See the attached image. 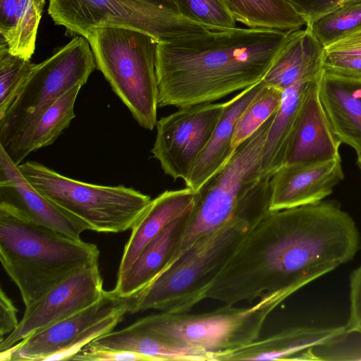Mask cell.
<instances>
[{
	"label": "cell",
	"mask_w": 361,
	"mask_h": 361,
	"mask_svg": "<svg viewBox=\"0 0 361 361\" xmlns=\"http://www.w3.org/2000/svg\"><path fill=\"white\" fill-rule=\"evenodd\" d=\"M360 247L355 222L333 202L269 211L247 230L204 299L235 305L291 295L352 260Z\"/></svg>",
	"instance_id": "obj_1"
},
{
	"label": "cell",
	"mask_w": 361,
	"mask_h": 361,
	"mask_svg": "<svg viewBox=\"0 0 361 361\" xmlns=\"http://www.w3.org/2000/svg\"><path fill=\"white\" fill-rule=\"evenodd\" d=\"M290 32L236 27L159 42V106L213 102L260 82Z\"/></svg>",
	"instance_id": "obj_2"
},
{
	"label": "cell",
	"mask_w": 361,
	"mask_h": 361,
	"mask_svg": "<svg viewBox=\"0 0 361 361\" xmlns=\"http://www.w3.org/2000/svg\"><path fill=\"white\" fill-rule=\"evenodd\" d=\"M274 114L195 192L185 231L171 265L197 240L230 220H243L252 226L270 211V178L264 176L262 159Z\"/></svg>",
	"instance_id": "obj_3"
},
{
	"label": "cell",
	"mask_w": 361,
	"mask_h": 361,
	"mask_svg": "<svg viewBox=\"0 0 361 361\" xmlns=\"http://www.w3.org/2000/svg\"><path fill=\"white\" fill-rule=\"evenodd\" d=\"M99 256L96 245L43 227L0 203V260L25 308Z\"/></svg>",
	"instance_id": "obj_4"
},
{
	"label": "cell",
	"mask_w": 361,
	"mask_h": 361,
	"mask_svg": "<svg viewBox=\"0 0 361 361\" xmlns=\"http://www.w3.org/2000/svg\"><path fill=\"white\" fill-rule=\"evenodd\" d=\"M289 296L276 292L249 307L225 304L197 314L161 312L136 322L164 341L207 353L219 361L221 356L259 338L267 319Z\"/></svg>",
	"instance_id": "obj_5"
},
{
	"label": "cell",
	"mask_w": 361,
	"mask_h": 361,
	"mask_svg": "<svg viewBox=\"0 0 361 361\" xmlns=\"http://www.w3.org/2000/svg\"><path fill=\"white\" fill-rule=\"evenodd\" d=\"M97 68L138 124L152 130L157 123L159 88L156 72L158 42L128 28L102 27L86 37Z\"/></svg>",
	"instance_id": "obj_6"
},
{
	"label": "cell",
	"mask_w": 361,
	"mask_h": 361,
	"mask_svg": "<svg viewBox=\"0 0 361 361\" xmlns=\"http://www.w3.org/2000/svg\"><path fill=\"white\" fill-rule=\"evenodd\" d=\"M250 227L248 222L233 219L200 238L133 298L129 312L190 311L204 300L210 284Z\"/></svg>",
	"instance_id": "obj_7"
},
{
	"label": "cell",
	"mask_w": 361,
	"mask_h": 361,
	"mask_svg": "<svg viewBox=\"0 0 361 361\" xmlns=\"http://www.w3.org/2000/svg\"><path fill=\"white\" fill-rule=\"evenodd\" d=\"M48 13L67 35L85 38L102 27L135 30L158 42L212 30L184 17L175 0H49Z\"/></svg>",
	"instance_id": "obj_8"
},
{
	"label": "cell",
	"mask_w": 361,
	"mask_h": 361,
	"mask_svg": "<svg viewBox=\"0 0 361 361\" xmlns=\"http://www.w3.org/2000/svg\"><path fill=\"white\" fill-rule=\"evenodd\" d=\"M18 167L39 192L99 233H117L132 228L152 200L132 188L82 182L34 161Z\"/></svg>",
	"instance_id": "obj_9"
},
{
	"label": "cell",
	"mask_w": 361,
	"mask_h": 361,
	"mask_svg": "<svg viewBox=\"0 0 361 361\" xmlns=\"http://www.w3.org/2000/svg\"><path fill=\"white\" fill-rule=\"evenodd\" d=\"M95 68L90 42L81 35L35 64L11 106L0 116V145L6 147L64 94L77 85H84Z\"/></svg>",
	"instance_id": "obj_10"
},
{
	"label": "cell",
	"mask_w": 361,
	"mask_h": 361,
	"mask_svg": "<svg viewBox=\"0 0 361 361\" xmlns=\"http://www.w3.org/2000/svg\"><path fill=\"white\" fill-rule=\"evenodd\" d=\"M134 298L104 290L94 304L54 323L0 353L1 360L56 361L70 360L97 337L111 331L129 312Z\"/></svg>",
	"instance_id": "obj_11"
},
{
	"label": "cell",
	"mask_w": 361,
	"mask_h": 361,
	"mask_svg": "<svg viewBox=\"0 0 361 361\" xmlns=\"http://www.w3.org/2000/svg\"><path fill=\"white\" fill-rule=\"evenodd\" d=\"M224 103L188 106L157 121L151 152L165 174L188 178L221 118Z\"/></svg>",
	"instance_id": "obj_12"
},
{
	"label": "cell",
	"mask_w": 361,
	"mask_h": 361,
	"mask_svg": "<svg viewBox=\"0 0 361 361\" xmlns=\"http://www.w3.org/2000/svg\"><path fill=\"white\" fill-rule=\"evenodd\" d=\"M104 291L98 261L77 270L25 308L17 328L0 342V353L88 307L102 296Z\"/></svg>",
	"instance_id": "obj_13"
},
{
	"label": "cell",
	"mask_w": 361,
	"mask_h": 361,
	"mask_svg": "<svg viewBox=\"0 0 361 361\" xmlns=\"http://www.w3.org/2000/svg\"><path fill=\"white\" fill-rule=\"evenodd\" d=\"M0 203L32 221L75 240L90 230L80 219L61 209L39 192L0 146Z\"/></svg>",
	"instance_id": "obj_14"
},
{
	"label": "cell",
	"mask_w": 361,
	"mask_h": 361,
	"mask_svg": "<svg viewBox=\"0 0 361 361\" xmlns=\"http://www.w3.org/2000/svg\"><path fill=\"white\" fill-rule=\"evenodd\" d=\"M344 178L341 157L323 162L285 164L270 178V211L323 201Z\"/></svg>",
	"instance_id": "obj_15"
},
{
	"label": "cell",
	"mask_w": 361,
	"mask_h": 361,
	"mask_svg": "<svg viewBox=\"0 0 361 361\" xmlns=\"http://www.w3.org/2000/svg\"><path fill=\"white\" fill-rule=\"evenodd\" d=\"M322 76L312 80L305 90L285 164L323 162L340 157L341 142L331 128L319 98Z\"/></svg>",
	"instance_id": "obj_16"
},
{
	"label": "cell",
	"mask_w": 361,
	"mask_h": 361,
	"mask_svg": "<svg viewBox=\"0 0 361 361\" xmlns=\"http://www.w3.org/2000/svg\"><path fill=\"white\" fill-rule=\"evenodd\" d=\"M319 98L337 139L360 154L361 78L324 70Z\"/></svg>",
	"instance_id": "obj_17"
},
{
	"label": "cell",
	"mask_w": 361,
	"mask_h": 361,
	"mask_svg": "<svg viewBox=\"0 0 361 361\" xmlns=\"http://www.w3.org/2000/svg\"><path fill=\"white\" fill-rule=\"evenodd\" d=\"M264 85L262 80L224 102L221 118L212 135L185 182L187 188L198 191L228 161L234 152L232 143L237 123Z\"/></svg>",
	"instance_id": "obj_18"
},
{
	"label": "cell",
	"mask_w": 361,
	"mask_h": 361,
	"mask_svg": "<svg viewBox=\"0 0 361 361\" xmlns=\"http://www.w3.org/2000/svg\"><path fill=\"white\" fill-rule=\"evenodd\" d=\"M190 209L168 224L145 247L126 273L116 279L114 290L118 295L137 296L171 265L185 231Z\"/></svg>",
	"instance_id": "obj_19"
},
{
	"label": "cell",
	"mask_w": 361,
	"mask_h": 361,
	"mask_svg": "<svg viewBox=\"0 0 361 361\" xmlns=\"http://www.w3.org/2000/svg\"><path fill=\"white\" fill-rule=\"evenodd\" d=\"M346 330L345 325L288 328L237 348L221 356L219 361L302 360L307 349L321 345Z\"/></svg>",
	"instance_id": "obj_20"
},
{
	"label": "cell",
	"mask_w": 361,
	"mask_h": 361,
	"mask_svg": "<svg viewBox=\"0 0 361 361\" xmlns=\"http://www.w3.org/2000/svg\"><path fill=\"white\" fill-rule=\"evenodd\" d=\"M324 46L305 26L290 32L262 81L283 91L313 80L324 73Z\"/></svg>",
	"instance_id": "obj_21"
},
{
	"label": "cell",
	"mask_w": 361,
	"mask_h": 361,
	"mask_svg": "<svg viewBox=\"0 0 361 361\" xmlns=\"http://www.w3.org/2000/svg\"><path fill=\"white\" fill-rule=\"evenodd\" d=\"M195 192L189 188L166 190L152 200L132 227L117 272L123 276L145 247L172 221L192 205Z\"/></svg>",
	"instance_id": "obj_22"
},
{
	"label": "cell",
	"mask_w": 361,
	"mask_h": 361,
	"mask_svg": "<svg viewBox=\"0 0 361 361\" xmlns=\"http://www.w3.org/2000/svg\"><path fill=\"white\" fill-rule=\"evenodd\" d=\"M88 348L127 351L150 357L153 361H214L212 355L164 341L142 328L137 322L93 339Z\"/></svg>",
	"instance_id": "obj_23"
},
{
	"label": "cell",
	"mask_w": 361,
	"mask_h": 361,
	"mask_svg": "<svg viewBox=\"0 0 361 361\" xmlns=\"http://www.w3.org/2000/svg\"><path fill=\"white\" fill-rule=\"evenodd\" d=\"M77 85L48 107L4 149L19 165L30 153L52 145L75 118V103L81 87ZM1 146V145H0ZM2 147V146H1Z\"/></svg>",
	"instance_id": "obj_24"
},
{
	"label": "cell",
	"mask_w": 361,
	"mask_h": 361,
	"mask_svg": "<svg viewBox=\"0 0 361 361\" xmlns=\"http://www.w3.org/2000/svg\"><path fill=\"white\" fill-rule=\"evenodd\" d=\"M313 80L298 82L283 91L281 105L274 114L263 149L262 166L264 177L271 178L285 165L302 100L307 85Z\"/></svg>",
	"instance_id": "obj_25"
},
{
	"label": "cell",
	"mask_w": 361,
	"mask_h": 361,
	"mask_svg": "<svg viewBox=\"0 0 361 361\" xmlns=\"http://www.w3.org/2000/svg\"><path fill=\"white\" fill-rule=\"evenodd\" d=\"M46 0H0V35L10 51L30 59Z\"/></svg>",
	"instance_id": "obj_26"
},
{
	"label": "cell",
	"mask_w": 361,
	"mask_h": 361,
	"mask_svg": "<svg viewBox=\"0 0 361 361\" xmlns=\"http://www.w3.org/2000/svg\"><path fill=\"white\" fill-rule=\"evenodd\" d=\"M237 22L250 28L293 32L306 20L286 0H223Z\"/></svg>",
	"instance_id": "obj_27"
},
{
	"label": "cell",
	"mask_w": 361,
	"mask_h": 361,
	"mask_svg": "<svg viewBox=\"0 0 361 361\" xmlns=\"http://www.w3.org/2000/svg\"><path fill=\"white\" fill-rule=\"evenodd\" d=\"M306 27L324 47L361 30V0L348 1L310 21Z\"/></svg>",
	"instance_id": "obj_28"
},
{
	"label": "cell",
	"mask_w": 361,
	"mask_h": 361,
	"mask_svg": "<svg viewBox=\"0 0 361 361\" xmlns=\"http://www.w3.org/2000/svg\"><path fill=\"white\" fill-rule=\"evenodd\" d=\"M282 95V90L264 84L237 123L232 143L233 151L278 111Z\"/></svg>",
	"instance_id": "obj_29"
},
{
	"label": "cell",
	"mask_w": 361,
	"mask_h": 361,
	"mask_svg": "<svg viewBox=\"0 0 361 361\" xmlns=\"http://www.w3.org/2000/svg\"><path fill=\"white\" fill-rule=\"evenodd\" d=\"M35 64L29 59L12 54L0 37V116L11 106Z\"/></svg>",
	"instance_id": "obj_30"
},
{
	"label": "cell",
	"mask_w": 361,
	"mask_h": 361,
	"mask_svg": "<svg viewBox=\"0 0 361 361\" xmlns=\"http://www.w3.org/2000/svg\"><path fill=\"white\" fill-rule=\"evenodd\" d=\"M181 14L212 30L236 27V20L223 0H175Z\"/></svg>",
	"instance_id": "obj_31"
},
{
	"label": "cell",
	"mask_w": 361,
	"mask_h": 361,
	"mask_svg": "<svg viewBox=\"0 0 361 361\" xmlns=\"http://www.w3.org/2000/svg\"><path fill=\"white\" fill-rule=\"evenodd\" d=\"M324 68L361 78V30L324 48Z\"/></svg>",
	"instance_id": "obj_32"
},
{
	"label": "cell",
	"mask_w": 361,
	"mask_h": 361,
	"mask_svg": "<svg viewBox=\"0 0 361 361\" xmlns=\"http://www.w3.org/2000/svg\"><path fill=\"white\" fill-rule=\"evenodd\" d=\"M302 360H361V331L346 330L321 345L307 349Z\"/></svg>",
	"instance_id": "obj_33"
},
{
	"label": "cell",
	"mask_w": 361,
	"mask_h": 361,
	"mask_svg": "<svg viewBox=\"0 0 361 361\" xmlns=\"http://www.w3.org/2000/svg\"><path fill=\"white\" fill-rule=\"evenodd\" d=\"M71 360L76 361H153L150 357L132 352L97 349L84 346Z\"/></svg>",
	"instance_id": "obj_34"
},
{
	"label": "cell",
	"mask_w": 361,
	"mask_h": 361,
	"mask_svg": "<svg viewBox=\"0 0 361 361\" xmlns=\"http://www.w3.org/2000/svg\"><path fill=\"white\" fill-rule=\"evenodd\" d=\"M350 314L345 324L347 331L361 330V265L350 279Z\"/></svg>",
	"instance_id": "obj_35"
},
{
	"label": "cell",
	"mask_w": 361,
	"mask_h": 361,
	"mask_svg": "<svg viewBox=\"0 0 361 361\" xmlns=\"http://www.w3.org/2000/svg\"><path fill=\"white\" fill-rule=\"evenodd\" d=\"M308 23L350 0H286Z\"/></svg>",
	"instance_id": "obj_36"
},
{
	"label": "cell",
	"mask_w": 361,
	"mask_h": 361,
	"mask_svg": "<svg viewBox=\"0 0 361 361\" xmlns=\"http://www.w3.org/2000/svg\"><path fill=\"white\" fill-rule=\"evenodd\" d=\"M18 310L12 300L8 297L3 288L0 291V342L4 336L9 335L18 326Z\"/></svg>",
	"instance_id": "obj_37"
},
{
	"label": "cell",
	"mask_w": 361,
	"mask_h": 361,
	"mask_svg": "<svg viewBox=\"0 0 361 361\" xmlns=\"http://www.w3.org/2000/svg\"><path fill=\"white\" fill-rule=\"evenodd\" d=\"M357 166L360 170V172H361V153L357 154Z\"/></svg>",
	"instance_id": "obj_38"
},
{
	"label": "cell",
	"mask_w": 361,
	"mask_h": 361,
	"mask_svg": "<svg viewBox=\"0 0 361 361\" xmlns=\"http://www.w3.org/2000/svg\"><path fill=\"white\" fill-rule=\"evenodd\" d=\"M360 331H361V330Z\"/></svg>",
	"instance_id": "obj_39"
}]
</instances>
